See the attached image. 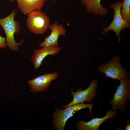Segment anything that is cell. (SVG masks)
Segmentation results:
<instances>
[{
	"mask_svg": "<svg viewBox=\"0 0 130 130\" xmlns=\"http://www.w3.org/2000/svg\"><path fill=\"white\" fill-rule=\"evenodd\" d=\"M17 12L16 10L12 11L11 13L3 18H0V25L3 28L6 36V41L9 49L13 52H17L19 46L24 41L23 39L17 43L15 40L14 34L18 33L20 30V26L17 21L14 20Z\"/></svg>",
	"mask_w": 130,
	"mask_h": 130,
	"instance_id": "cell-1",
	"label": "cell"
},
{
	"mask_svg": "<svg viewBox=\"0 0 130 130\" xmlns=\"http://www.w3.org/2000/svg\"><path fill=\"white\" fill-rule=\"evenodd\" d=\"M94 105L93 104H85L83 103L65 107L63 110H56L53 114V123L54 129L57 130H64L66 121L72 116L76 112L81 109L88 108L92 115L91 110Z\"/></svg>",
	"mask_w": 130,
	"mask_h": 130,
	"instance_id": "cell-2",
	"label": "cell"
},
{
	"mask_svg": "<svg viewBox=\"0 0 130 130\" xmlns=\"http://www.w3.org/2000/svg\"><path fill=\"white\" fill-rule=\"evenodd\" d=\"M98 69L106 77L114 80H120L130 77L126 70L122 66L118 55L114 56L110 61L99 66Z\"/></svg>",
	"mask_w": 130,
	"mask_h": 130,
	"instance_id": "cell-3",
	"label": "cell"
},
{
	"mask_svg": "<svg viewBox=\"0 0 130 130\" xmlns=\"http://www.w3.org/2000/svg\"><path fill=\"white\" fill-rule=\"evenodd\" d=\"M120 85L117 86L112 99L110 101L111 105V110H118L121 112L125 111L126 104L130 99V78L119 80Z\"/></svg>",
	"mask_w": 130,
	"mask_h": 130,
	"instance_id": "cell-4",
	"label": "cell"
},
{
	"mask_svg": "<svg viewBox=\"0 0 130 130\" xmlns=\"http://www.w3.org/2000/svg\"><path fill=\"white\" fill-rule=\"evenodd\" d=\"M50 20L47 14L41 10H36L28 15L26 24L28 29L33 33L42 34L49 28Z\"/></svg>",
	"mask_w": 130,
	"mask_h": 130,
	"instance_id": "cell-5",
	"label": "cell"
},
{
	"mask_svg": "<svg viewBox=\"0 0 130 130\" xmlns=\"http://www.w3.org/2000/svg\"><path fill=\"white\" fill-rule=\"evenodd\" d=\"M121 6L122 3L120 1H117L110 5V7L113 9L114 12L113 19L111 23L104 29L102 33V34H104L110 31H114L117 37L118 42L119 43L121 41L120 37L121 31L126 28H130V22L126 21L121 16Z\"/></svg>",
	"mask_w": 130,
	"mask_h": 130,
	"instance_id": "cell-6",
	"label": "cell"
},
{
	"mask_svg": "<svg viewBox=\"0 0 130 130\" xmlns=\"http://www.w3.org/2000/svg\"><path fill=\"white\" fill-rule=\"evenodd\" d=\"M98 83L97 80L93 79L91 81L88 87L83 91L81 88L74 92L73 88H72L71 93L73 97L72 101L69 104L61 107L65 108L76 104L84 103V102L88 103L91 102L93 98L97 96L96 90Z\"/></svg>",
	"mask_w": 130,
	"mask_h": 130,
	"instance_id": "cell-7",
	"label": "cell"
},
{
	"mask_svg": "<svg viewBox=\"0 0 130 130\" xmlns=\"http://www.w3.org/2000/svg\"><path fill=\"white\" fill-rule=\"evenodd\" d=\"M59 74L56 72L40 75L28 81L31 91L34 93L45 91L48 88L51 82L58 78Z\"/></svg>",
	"mask_w": 130,
	"mask_h": 130,
	"instance_id": "cell-8",
	"label": "cell"
},
{
	"mask_svg": "<svg viewBox=\"0 0 130 130\" xmlns=\"http://www.w3.org/2000/svg\"><path fill=\"white\" fill-rule=\"evenodd\" d=\"M63 48L58 46H45L41 49L34 50L31 58V61L34 65L33 69H38L42 65L43 60L46 56L49 55H56Z\"/></svg>",
	"mask_w": 130,
	"mask_h": 130,
	"instance_id": "cell-9",
	"label": "cell"
},
{
	"mask_svg": "<svg viewBox=\"0 0 130 130\" xmlns=\"http://www.w3.org/2000/svg\"><path fill=\"white\" fill-rule=\"evenodd\" d=\"M117 114L116 110H109L106 115L101 118H93L88 122L78 120L76 125V128L78 130H98L100 125L106 120L114 117Z\"/></svg>",
	"mask_w": 130,
	"mask_h": 130,
	"instance_id": "cell-10",
	"label": "cell"
},
{
	"mask_svg": "<svg viewBox=\"0 0 130 130\" xmlns=\"http://www.w3.org/2000/svg\"><path fill=\"white\" fill-rule=\"evenodd\" d=\"M49 29L51 32L50 34L45 38L44 41L39 44L40 47L45 46H58V40L59 36H65L66 30L62 24L58 25L57 21H56L52 25H50Z\"/></svg>",
	"mask_w": 130,
	"mask_h": 130,
	"instance_id": "cell-11",
	"label": "cell"
},
{
	"mask_svg": "<svg viewBox=\"0 0 130 130\" xmlns=\"http://www.w3.org/2000/svg\"><path fill=\"white\" fill-rule=\"evenodd\" d=\"M18 7L24 15L28 14L36 10H41L45 0H16Z\"/></svg>",
	"mask_w": 130,
	"mask_h": 130,
	"instance_id": "cell-12",
	"label": "cell"
},
{
	"mask_svg": "<svg viewBox=\"0 0 130 130\" xmlns=\"http://www.w3.org/2000/svg\"><path fill=\"white\" fill-rule=\"evenodd\" d=\"M80 0L88 13L93 14L96 16H103L108 14V10L102 6L101 0Z\"/></svg>",
	"mask_w": 130,
	"mask_h": 130,
	"instance_id": "cell-13",
	"label": "cell"
},
{
	"mask_svg": "<svg viewBox=\"0 0 130 130\" xmlns=\"http://www.w3.org/2000/svg\"><path fill=\"white\" fill-rule=\"evenodd\" d=\"M122 3L121 13L122 18L126 21H130V0H124Z\"/></svg>",
	"mask_w": 130,
	"mask_h": 130,
	"instance_id": "cell-14",
	"label": "cell"
},
{
	"mask_svg": "<svg viewBox=\"0 0 130 130\" xmlns=\"http://www.w3.org/2000/svg\"><path fill=\"white\" fill-rule=\"evenodd\" d=\"M7 46L6 38L0 36V48H6Z\"/></svg>",
	"mask_w": 130,
	"mask_h": 130,
	"instance_id": "cell-15",
	"label": "cell"
},
{
	"mask_svg": "<svg viewBox=\"0 0 130 130\" xmlns=\"http://www.w3.org/2000/svg\"><path fill=\"white\" fill-rule=\"evenodd\" d=\"M127 125L125 127H123L124 130H130V124L129 123V121L128 120L126 121Z\"/></svg>",
	"mask_w": 130,
	"mask_h": 130,
	"instance_id": "cell-16",
	"label": "cell"
},
{
	"mask_svg": "<svg viewBox=\"0 0 130 130\" xmlns=\"http://www.w3.org/2000/svg\"><path fill=\"white\" fill-rule=\"evenodd\" d=\"M10 2H12L16 0H8Z\"/></svg>",
	"mask_w": 130,
	"mask_h": 130,
	"instance_id": "cell-17",
	"label": "cell"
},
{
	"mask_svg": "<svg viewBox=\"0 0 130 130\" xmlns=\"http://www.w3.org/2000/svg\"><path fill=\"white\" fill-rule=\"evenodd\" d=\"M48 0H45V1H47Z\"/></svg>",
	"mask_w": 130,
	"mask_h": 130,
	"instance_id": "cell-18",
	"label": "cell"
}]
</instances>
